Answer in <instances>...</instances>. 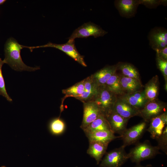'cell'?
Returning a JSON list of instances; mask_svg holds the SVG:
<instances>
[{
    "label": "cell",
    "instance_id": "obj_21",
    "mask_svg": "<svg viewBox=\"0 0 167 167\" xmlns=\"http://www.w3.org/2000/svg\"><path fill=\"white\" fill-rule=\"evenodd\" d=\"M121 86L124 94L132 93L141 90L143 85L141 81L137 79L120 76Z\"/></svg>",
    "mask_w": 167,
    "mask_h": 167
},
{
    "label": "cell",
    "instance_id": "obj_25",
    "mask_svg": "<svg viewBox=\"0 0 167 167\" xmlns=\"http://www.w3.org/2000/svg\"><path fill=\"white\" fill-rule=\"evenodd\" d=\"M84 79L75 84L74 85L62 90V93L66 97H75L83 92L84 88Z\"/></svg>",
    "mask_w": 167,
    "mask_h": 167
},
{
    "label": "cell",
    "instance_id": "obj_15",
    "mask_svg": "<svg viewBox=\"0 0 167 167\" xmlns=\"http://www.w3.org/2000/svg\"><path fill=\"white\" fill-rule=\"evenodd\" d=\"M112 111L124 118L129 119L135 116H139V111L118 98Z\"/></svg>",
    "mask_w": 167,
    "mask_h": 167
},
{
    "label": "cell",
    "instance_id": "obj_9",
    "mask_svg": "<svg viewBox=\"0 0 167 167\" xmlns=\"http://www.w3.org/2000/svg\"><path fill=\"white\" fill-rule=\"evenodd\" d=\"M150 45L155 50L167 46V31L163 28L155 27L150 31L148 36Z\"/></svg>",
    "mask_w": 167,
    "mask_h": 167
},
{
    "label": "cell",
    "instance_id": "obj_31",
    "mask_svg": "<svg viewBox=\"0 0 167 167\" xmlns=\"http://www.w3.org/2000/svg\"><path fill=\"white\" fill-rule=\"evenodd\" d=\"M156 55L160 58L167 60V46L161 49H158L155 50Z\"/></svg>",
    "mask_w": 167,
    "mask_h": 167
},
{
    "label": "cell",
    "instance_id": "obj_3",
    "mask_svg": "<svg viewBox=\"0 0 167 167\" xmlns=\"http://www.w3.org/2000/svg\"><path fill=\"white\" fill-rule=\"evenodd\" d=\"M118 98L117 96L109 91L105 86H100L92 101H93L105 117L112 111Z\"/></svg>",
    "mask_w": 167,
    "mask_h": 167
},
{
    "label": "cell",
    "instance_id": "obj_23",
    "mask_svg": "<svg viewBox=\"0 0 167 167\" xmlns=\"http://www.w3.org/2000/svg\"><path fill=\"white\" fill-rule=\"evenodd\" d=\"M104 86L109 91L117 96L124 94L121 86L120 76L116 73L109 78Z\"/></svg>",
    "mask_w": 167,
    "mask_h": 167
},
{
    "label": "cell",
    "instance_id": "obj_27",
    "mask_svg": "<svg viewBox=\"0 0 167 167\" xmlns=\"http://www.w3.org/2000/svg\"><path fill=\"white\" fill-rule=\"evenodd\" d=\"M4 63V60H2L0 58V95L4 97L7 101L11 102L12 101V100L7 92L4 79L2 73V67Z\"/></svg>",
    "mask_w": 167,
    "mask_h": 167
},
{
    "label": "cell",
    "instance_id": "obj_11",
    "mask_svg": "<svg viewBox=\"0 0 167 167\" xmlns=\"http://www.w3.org/2000/svg\"><path fill=\"white\" fill-rule=\"evenodd\" d=\"M149 122V126L147 130L150 133L152 139H156L162 134L167 126V111L153 118Z\"/></svg>",
    "mask_w": 167,
    "mask_h": 167
},
{
    "label": "cell",
    "instance_id": "obj_17",
    "mask_svg": "<svg viewBox=\"0 0 167 167\" xmlns=\"http://www.w3.org/2000/svg\"><path fill=\"white\" fill-rule=\"evenodd\" d=\"M116 65L106 66L91 75L92 79L99 87L104 86L107 81L117 70Z\"/></svg>",
    "mask_w": 167,
    "mask_h": 167
},
{
    "label": "cell",
    "instance_id": "obj_16",
    "mask_svg": "<svg viewBox=\"0 0 167 167\" xmlns=\"http://www.w3.org/2000/svg\"><path fill=\"white\" fill-rule=\"evenodd\" d=\"M84 88L83 92L75 97L83 102L92 101L99 87L94 81L91 75L84 79Z\"/></svg>",
    "mask_w": 167,
    "mask_h": 167
},
{
    "label": "cell",
    "instance_id": "obj_34",
    "mask_svg": "<svg viewBox=\"0 0 167 167\" xmlns=\"http://www.w3.org/2000/svg\"><path fill=\"white\" fill-rule=\"evenodd\" d=\"M1 167H6L5 166H1Z\"/></svg>",
    "mask_w": 167,
    "mask_h": 167
},
{
    "label": "cell",
    "instance_id": "obj_4",
    "mask_svg": "<svg viewBox=\"0 0 167 167\" xmlns=\"http://www.w3.org/2000/svg\"><path fill=\"white\" fill-rule=\"evenodd\" d=\"M24 48L29 49L32 51L34 49L40 48L52 47L58 49L64 52L75 61L84 67L87 66L84 59V56L78 52L75 47L74 41L68 40L64 44H56L49 42L44 45L36 46H28L24 45Z\"/></svg>",
    "mask_w": 167,
    "mask_h": 167
},
{
    "label": "cell",
    "instance_id": "obj_18",
    "mask_svg": "<svg viewBox=\"0 0 167 167\" xmlns=\"http://www.w3.org/2000/svg\"><path fill=\"white\" fill-rule=\"evenodd\" d=\"M89 145L87 151V153L94 158L98 164L106 153L108 144L99 141L89 142Z\"/></svg>",
    "mask_w": 167,
    "mask_h": 167
},
{
    "label": "cell",
    "instance_id": "obj_20",
    "mask_svg": "<svg viewBox=\"0 0 167 167\" xmlns=\"http://www.w3.org/2000/svg\"><path fill=\"white\" fill-rule=\"evenodd\" d=\"M83 130L85 134L97 131H112L106 117L103 114L100 115L96 120L83 129Z\"/></svg>",
    "mask_w": 167,
    "mask_h": 167
},
{
    "label": "cell",
    "instance_id": "obj_32",
    "mask_svg": "<svg viewBox=\"0 0 167 167\" xmlns=\"http://www.w3.org/2000/svg\"><path fill=\"white\" fill-rule=\"evenodd\" d=\"M137 165L134 167H152L151 165H148L145 166H143L139 165V164H137Z\"/></svg>",
    "mask_w": 167,
    "mask_h": 167
},
{
    "label": "cell",
    "instance_id": "obj_19",
    "mask_svg": "<svg viewBox=\"0 0 167 167\" xmlns=\"http://www.w3.org/2000/svg\"><path fill=\"white\" fill-rule=\"evenodd\" d=\"M114 134L110 131H95L85 134L89 142L99 141L109 144L112 141L121 136H116Z\"/></svg>",
    "mask_w": 167,
    "mask_h": 167
},
{
    "label": "cell",
    "instance_id": "obj_29",
    "mask_svg": "<svg viewBox=\"0 0 167 167\" xmlns=\"http://www.w3.org/2000/svg\"><path fill=\"white\" fill-rule=\"evenodd\" d=\"M156 62L157 66L164 77L165 82V88L167 91V60L164 59L156 55Z\"/></svg>",
    "mask_w": 167,
    "mask_h": 167
},
{
    "label": "cell",
    "instance_id": "obj_5",
    "mask_svg": "<svg viewBox=\"0 0 167 167\" xmlns=\"http://www.w3.org/2000/svg\"><path fill=\"white\" fill-rule=\"evenodd\" d=\"M122 145L110 151L106 152L101 160V167H121L129 159L128 153Z\"/></svg>",
    "mask_w": 167,
    "mask_h": 167
},
{
    "label": "cell",
    "instance_id": "obj_2",
    "mask_svg": "<svg viewBox=\"0 0 167 167\" xmlns=\"http://www.w3.org/2000/svg\"><path fill=\"white\" fill-rule=\"evenodd\" d=\"M157 146H153L148 140L138 143L128 153L129 158L137 164L145 160L153 158L160 153Z\"/></svg>",
    "mask_w": 167,
    "mask_h": 167
},
{
    "label": "cell",
    "instance_id": "obj_14",
    "mask_svg": "<svg viewBox=\"0 0 167 167\" xmlns=\"http://www.w3.org/2000/svg\"><path fill=\"white\" fill-rule=\"evenodd\" d=\"M106 117L112 131L114 134L118 133L121 135L127 129L129 119L121 117L113 111Z\"/></svg>",
    "mask_w": 167,
    "mask_h": 167
},
{
    "label": "cell",
    "instance_id": "obj_8",
    "mask_svg": "<svg viewBox=\"0 0 167 167\" xmlns=\"http://www.w3.org/2000/svg\"><path fill=\"white\" fill-rule=\"evenodd\" d=\"M166 104L155 100L148 101L139 111V116L141 117L144 121L149 122L153 118L167 111Z\"/></svg>",
    "mask_w": 167,
    "mask_h": 167
},
{
    "label": "cell",
    "instance_id": "obj_7",
    "mask_svg": "<svg viewBox=\"0 0 167 167\" xmlns=\"http://www.w3.org/2000/svg\"><path fill=\"white\" fill-rule=\"evenodd\" d=\"M147 122H140L129 129H126L120 136L125 147L136 143L140 138L147 128Z\"/></svg>",
    "mask_w": 167,
    "mask_h": 167
},
{
    "label": "cell",
    "instance_id": "obj_26",
    "mask_svg": "<svg viewBox=\"0 0 167 167\" xmlns=\"http://www.w3.org/2000/svg\"><path fill=\"white\" fill-rule=\"evenodd\" d=\"M65 127L64 122L59 118L53 119L49 125L51 131L53 134L56 135L63 133L65 130Z\"/></svg>",
    "mask_w": 167,
    "mask_h": 167
},
{
    "label": "cell",
    "instance_id": "obj_33",
    "mask_svg": "<svg viewBox=\"0 0 167 167\" xmlns=\"http://www.w3.org/2000/svg\"><path fill=\"white\" fill-rule=\"evenodd\" d=\"M6 1V0H0V5L2 4Z\"/></svg>",
    "mask_w": 167,
    "mask_h": 167
},
{
    "label": "cell",
    "instance_id": "obj_13",
    "mask_svg": "<svg viewBox=\"0 0 167 167\" xmlns=\"http://www.w3.org/2000/svg\"><path fill=\"white\" fill-rule=\"evenodd\" d=\"M119 98L139 111L148 102L144 91L139 90L132 93L125 94Z\"/></svg>",
    "mask_w": 167,
    "mask_h": 167
},
{
    "label": "cell",
    "instance_id": "obj_22",
    "mask_svg": "<svg viewBox=\"0 0 167 167\" xmlns=\"http://www.w3.org/2000/svg\"><path fill=\"white\" fill-rule=\"evenodd\" d=\"M159 80L157 75L153 77L146 84L144 90L148 101L156 100L159 93Z\"/></svg>",
    "mask_w": 167,
    "mask_h": 167
},
{
    "label": "cell",
    "instance_id": "obj_28",
    "mask_svg": "<svg viewBox=\"0 0 167 167\" xmlns=\"http://www.w3.org/2000/svg\"><path fill=\"white\" fill-rule=\"evenodd\" d=\"M158 142L157 146L166 154H167V126L164 128L162 134L156 139Z\"/></svg>",
    "mask_w": 167,
    "mask_h": 167
},
{
    "label": "cell",
    "instance_id": "obj_12",
    "mask_svg": "<svg viewBox=\"0 0 167 167\" xmlns=\"http://www.w3.org/2000/svg\"><path fill=\"white\" fill-rule=\"evenodd\" d=\"M114 5L121 16L129 18L135 16L139 4L138 0H117Z\"/></svg>",
    "mask_w": 167,
    "mask_h": 167
},
{
    "label": "cell",
    "instance_id": "obj_30",
    "mask_svg": "<svg viewBox=\"0 0 167 167\" xmlns=\"http://www.w3.org/2000/svg\"><path fill=\"white\" fill-rule=\"evenodd\" d=\"M139 4H143L148 8H155L159 5L166 4V0H139Z\"/></svg>",
    "mask_w": 167,
    "mask_h": 167
},
{
    "label": "cell",
    "instance_id": "obj_10",
    "mask_svg": "<svg viewBox=\"0 0 167 167\" xmlns=\"http://www.w3.org/2000/svg\"><path fill=\"white\" fill-rule=\"evenodd\" d=\"M83 103V115L80 128L83 130L102 114L93 101Z\"/></svg>",
    "mask_w": 167,
    "mask_h": 167
},
{
    "label": "cell",
    "instance_id": "obj_24",
    "mask_svg": "<svg viewBox=\"0 0 167 167\" xmlns=\"http://www.w3.org/2000/svg\"><path fill=\"white\" fill-rule=\"evenodd\" d=\"M117 69H119L124 76L140 80L139 72L135 66L127 62H120L117 65Z\"/></svg>",
    "mask_w": 167,
    "mask_h": 167
},
{
    "label": "cell",
    "instance_id": "obj_1",
    "mask_svg": "<svg viewBox=\"0 0 167 167\" xmlns=\"http://www.w3.org/2000/svg\"><path fill=\"white\" fill-rule=\"evenodd\" d=\"M23 48V45L20 44L14 38L8 39L4 45L5 57L3 60L5 63L16 71H33L40 69L39 66L30 67L24 62L20 54L21 51Z\"/></svg>",
    "mask_w": 167,
    "mask_h": 167
},
{
    "label": "cell",
    "instance_id": "obj_6",
    "mask_svg": "<svg viewBox=\"0 0 167 167\" xmlns=\"http://www.w3.org/2000/svg\"><path fill=\"white\" fill-rule=\"evenodd\" d=\"M107 32L98 25L91 22L83 24L76 29L69 37V40L74 41L78 38L93 36L95 38L103 36Z\"/></svg>",
    "mask_w": 167,
    "mask_h": 167
}]
</instances>
